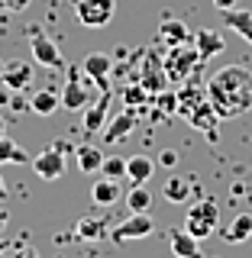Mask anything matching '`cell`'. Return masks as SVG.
<instances>
[{
	"label": "cell",
	"mask_w": 252,
	"mask_h": 258,
	"mask_svg": "<svg viewBox=\"0 0 252 258\" xmlns=\"http://www.w3.org/2000/svg\"><path fill=\"white\" fill-rule=\"evenodd\" d=\"M220 236H223V242H230V245H239V242L252 239V213H239Z\"/></svg>",
	"instance_id": "obj_19"
},
{
	"label": "cell",
	"mask_w": 252,
	"mask_h": 258,
	"mask_svg": "<svg viewBox=\"0 0 252 258\" xmlns=\"http://www.w3.org/2000/svg\"><path fill=\"white\" fill-rule=\"evenodd\" d=\"M136 129V113L133 110H123L104 126V142L107 145H117L120 139H129V133Z\"/></svg>",
	"instance_id": "obj_11"
},
{
	"label": "cell",
	"mask_w": 252,
	"mask_h": 258,
	"mask_svg": "<svg viewBox=\"0 0 252 258\" xmlns=\"http://www.w3.org/2000/svg\"><path fill=\"white\" fill-rule=\"evenodd\" d=\"M75 4H78V0H75Z\"/></svg>",
	"instance_id": "obj_40"
},
{
	"label": "cell",
	"mask_w": 252,
	"mask_h": 258,
	"mask_svg": "<svg viewBox=\"0 0 252 258\" xmlns=\"http://www.w3.org/2000/svg\"><path fill=\"white\" fill-rule=\"evenodd\" d=\"M91 103V87L84 84V78H78V71L68 75V84L62 91V107L65 110H84Z\"/></svg>",
	"instance_id": "obj_10"
},
{
	"label": "cell",
	"mask_w": 252,
	"mask_h": 258,
	"mask_svg": "<svg viewBox=\"0 0 252 258\" xmlns=\"http://www.w3.org/2000/svg\"><path fill=\"white\" fill-rule=\"evenodd\" d=\"M75 232H78V239L94 242V239L104 236V220H97V216H81V220L75 223Z\"/></svg>",
	"instance_id": "obj_26"
},
{
	"label": "cell",
	"mask_w": 252,
	"mask_h": 258,
	"mask_svg": "<svg viewBox=\"0 0 252 258\" xmlns=\"http://www.w3.org/2000/svg\"><path fill=\"white\" fill-rule=\"evenodd\" d=\"M0 200H7V184H4V177H0Z\"/></svg>",
	"instance_id": "obj_37"
},
{
	"label": "cell",
	"mask_w": 252,
	"mask_h": 258,
	"mask_svg": "<svg viewBox=\"0 0 252 258\" xmlns=\"http://www.w3.org/2000/svg\"><path fill=\"white\" fill-rule=\"evenodd\" d=\"M13 258H39V252H36L32 245H20V248L13 252Z\"/></svg>",
	"instance_id": "obj_33"
},
{
	"label": "cell",
	"mask_w": 252,
	"mask_h": 258,
	"mask_svg": "<svg viewBox=\"0 0 252 258\" xmlns=\"http://www.w3.org/2000/svg\"><path fill=\"white\" fill-rule=\"evenodd\" d=\"M194 48L200 52V58H217V55L226 48V42H223V36L217 29H200V32H194Z\"/></svg>",
	"instance_id": "obj_13"
},
{
	"label": "cell",
	"mask_w": 252,
	"mask_h": 258,
	"mask_svg": "<svg viewBox=\"0 0 252 258\" xmlns=\"http://www.w3.org/2000/svg\"><path fill=\"white\" fill-rule=\"evenodd\" d=\"M0 136H4V119H0Z\"/></svg>",
	"instance_id": "obj_39"
},
{
	"label": "cell",
	"mask_w": 252,
	"mask_h": 258,
	"mask_svg": "<svg viewBox=\"0 0 252 258\" xmlns=\"http://www.w3.org/2000/svg\"><path fill=\"white\" fill-rule=\"evenodd\" d=\"M126 207L133 210V213H149V207H152V190L145 187V184H133V190L126 194Z\"/></svg>",
	"instance_id": "obj_25"
},
{
	"label": "cell",
	"mask_w": 252,
	"mask_h": 258,
	"mask_svg": "<svg viewBox=\"0 0 252 258\" xmlns=\"http://www.w3.org/2000/svg\"><path fill=\"white\" fill-rule=\"evenodd\" d=\"M217 10H230V7H236V0H214Z\"/></svg>",
	"instance_id": "obj_35"
},
{
	"label": "cell",
	"mask_w": 252,
	"mask_h": 258,
	"mask_svg": "<svg viewBox=\"0 0 252 258\" xmlns=\"http://www.w3.org/2000/svg\"><path fill=\"white\" fill-rule=\"evenodd\" d=\"M7 248H10V242H7V239H0V255H4Z\"/></svg>",
	"instance_id": "obj_38"
},
{
	"label": "cell",
	"mask_w": 252,
	"mask_h": 258,
	"mask_svg": "<svg viewBox=\"0 0 252 258\" xmlns=\"http://www.w3.org/2000/svg\"><path fill=\"white\" fill-rule=\"evenodd\" d=\"M29 4H32V0H0V7H4V10H10V13H20V10H26Z\"/></svg>",
	"instance_id": "obj_31"
},
{
	"label": "cell",
	"mask_w": 252,
	"mask_h": 258,
	"mask_svg": "<svg viewBox=\"0 0 252 258\" xmlns=\"http://www.w3.org/2000/svg\"><path fill=\"white\" fill-rule=\"evenodd\" d=\"M59 107H62V94L48 91V87H45V91H39V94L29 100V110H32V113H39V116H52V113L59 110Z\"/></svg>",
	"instance_id": "obj_22"
},
{
	"label": "cell",
	"mask_w": 252,
	"mask_h": 258,
	"mask_svg": "<svg viewBox=\"0 0 252 258\" xmlns=\"http://www.w3.org/2000/svg\"><path fill=\"white\" fill-rule=\"evenodd\" d=\"M100 174H104V177H113V181L126 177V158H123V155H104Z\"/></svg>",
	"instance_id": "obj_27"
},
{
	"label": "cell",
	"mask_w": 252,
	"mask_h": 258,
	"mask_svg": "<svg viewBox=\"0 0 252 258\" xmlns=\"http://www.w3.org/2000/svg\"><path fill=\"white\" fill-rule=\"evenodd\" d=\"M156 100H159L156 107H159L162 113H178V91L172 94V91L165 87V91H159V94H156Z\"/></svg>",
	"instance_id": "obj_29"
},
{
	"label": "cell",
	"mask_w": 252,
	"mask_h": 258,
	"mask_svg": "<svg viewBox=\"0 0 252 258\" xmlns=\"http://www.w3.org/2000/svg\"><path fill=\"white\" fill-rule=\"evenodd\" d=\"M207 100L220 119H239L252 110V71L246 64H226L207 81Z\"/></svg>",
	"instance_id": "obj_1"
},
{
	"label": "cell",
	"mask_w": 252,
	"mask_h": 258,
	"mask_svg": "<svg viewBox=\"0 0 252 258\" xmlns=\"http://www.w3.org/2000/svg\"><path fill=\"white\" fill-rule=\"evenodd\" d=\"M165 200H172V204H188L191 200V181H184V177H178V174H172L165 181Z\"/></svg>",
	"instance_id": "obj_24"
},
{
	"label": "cell",
	"mask_w": 252,
	"mask_h": 258,
	"mask_svg": "<svg viewBox=\"0 0 252 258\" xmlns=\"http://www.w3.org/2000/svg\"><path fill=\"white\" fill-rule=\"evenodd\" d=\"M10 107H13V110H26V107H29V100H23V97H20V91H16V97L10 100Z\"/></svg>",
	"instance_id": "obj_34"
},
{
	"label": "cell",
	"mask_w": 252,
	"mask_h": 258,
	"mask_svg": "<svg viewBox=\"0 0 252 258\" xmlns=\"http://www.w3.org/2000/svg\"><path fill=\"white\" fill-rule=\"evenodd\" d=\"M156 232V220L149 213H133L129 220H123L113 229V242H133V239H145Z\"/></svg>",
	"instance_id": "obj_8"
},
{
	"label": "cell",
	"mask_w": 252,
	"mask_h": 258,
	"mask_svg": "<svg viewBox=\"0 0 252 258\" xmlns=\"http://www.w3.org/2000/svg\"><path fill=\"white\" fill-rule=\"evenodd\" d=\"M7 223H10V213H7V207H0V232L7 229Z\"/></svg>",
	"instance_id": "obj_36"
},
{
	"label": "cell",
	"mask_w": 252,
	"mask_h": 258,
	"mask_svg": "<svg viewBox=\"0 0 252 258\" xmlns=\"http://www.w3.org/2000/svg\"><path fill=\"white\" fill-rule=\"evenodd\" d=\"M65 168H68V161H65V152H59L52 145V149H42L36 158H32V171H36L42 181H59L65 174Z\"/></svg>",
	"instance_id": "obj_7"
},
{
	"label": "cell",
	"mask_w": 252,
	"mask_h": 258,
	"mask_svg": "<svg viewBox=\"0 0 252 258\" xmlns=\"http://www.w3.org/2000/svg\"><path fill=\"white\" fill-rule=\"evenodd\" d=\"M159 39L165 45H184V42H194V36H191V29L184 26L181 20H165L159 26Z\"/></svg>",
	"instance_id": "obj_17"
},
{
	"label": "cell",
	"mask_w": 252,
	"mask_h": 258,
	"mask_svg": "<svg viewBox=\"0 0 252 258\" xmlns=\"http://www.w3.org/2000/svg\"><path fill=\"white\" fill-rule=\"evenodd\" d=\"M217 223H220V207L217 200H197L194 207H188V220H184V229L191 232L194 239H207L210 232H217Z\"/></svg>",
	"instance_id": "obj_3"
},
{
	"label": "cell",
	"mask_w": 252,
	"mask_h": 258,
	"mask_svg": "<svg viewBox=\"0 0 252 258\" xmlns=\"http://www.w3.org/2000/svg\"><path fill=\"white\" fill-rule=\"evenodd\" d=\"M13 152H16V142H13V139H7V136H0V165L13 161Z\"/></svg>",
	"instance_id": "obj_30"
},
{
	"label": "cell",
	"mask_w": 252,
	"mask_h": 258,
	"mask_svg": "<svg viewBox=\"0 0 252 258\" xmlns=\"http://www.w3.org/2000/svg\"><path fill=\"white\" fill-rule=\"evenodd\" d=\"M165 71H168V81H178V84H184V81L194 78V71L204 64L200 58V52L194 48V42H184V45H168L165 52Z\"/></svg>",
	"instance_id": "obj_2"
},
{
	"label": "cell",
	"mask_w": 252,
	"mask_h": 258,
	"mask_svg": "<svg viewBox=\"0 0 252 258\" xmlns=\"http://www.w3.org/2000/svg\"><path fill=\"white\" fill-rule=\"evenodd\" d=\"M152 174H156V161H152L149 155L126 158V177H129V184H145V181H152Z\"/></svg>",
	"instance_id": "obj_15"
},
{
	"label": "cell",
	"mask_w": 252,
	"mask_h": 258,
	"mask_svg": "<svg viewBox=\"0 0 252 258\" xmlns=\"http://www.w3.org/2000/svg\"><path fill=\"white\" fill-rule=\"evenodd\" d=\"M29 81H32V68H29V64H23V61L7 64V71H4V87H7V91H13V94L26 91Z\"/></svg>",
	"instance_id": "obj_16"
},
{
	"label": "cell",
	"mask_w": 252,
	"mask_h": 258,
	"mask_svg": "<svg viewBox=\"0 0 252 258\" xmlns=\"http://www.w3.org/2000/svg\"><path fill=\"white\" fill-rule=\"evenodd\" d=\"M220 16H223V26L239 32V36L252 45V10H236V7H230V10H220Z\"/></svg>",
	"instance_id": "obj_14"
},
{
	"label": "cell",
	"mask_w": 252,
	"mask_h": 258,
	"mask_svg": "<svg viewBox=\"0 0 252 258\" xmlns=\"http://www.w3.org/2000/svg\"><path fill=\"white\" fill-rule=\"evenodd\" d=\"M75 161H78V168L84 174H97L100 165H104V152L97 149V145H78V149H75Z\"/></svg>",
	"instance_id": "obj_20"
},
{
	"label": "cell",
	"mask_w": 252,
	"mask_h": 258,
	"mask_svg": "<svg viewBox=\"0 0 252 258\" xmlns=\"http://www.w3.org/2000/svg\"><path fill=\"white\" fill-rule=\"evenodd\" d=\"M29 48H32V58L39 64H45V68H52V71H65V55L59 52V45H55L39 26H29Z\"/></svg>",
	"instance_id": "obj_4"
},
{
	"label": "cell",
	"mask_w": 252,
	"mask_h": 258,
	"mask_svg": "<svg viewBox=\"0 0 252 258\" xmlns=\"http://www.w3.org/2000/svg\"><path fill=\"white\" fill-rule=\"evenodd\" d=\"M156 165H165V168L178 165V152H175V149H165V152H162V158L156 161Z\"/></svg>",
	"instance_id": "obj_32"
},
{
	"label": "cell",
	"mask_w": 252,
	"mask_h": 258,
	"mask_svg": "<svg viewBox=\"0 0 252 258\" xmlns=\"http://www.w3.org/2000/svg\"><path fill=\"white\" fill-rule=\"evenodd\" d=\"M168 245H172L175 258H204V252H200V239H194L188 229H172Z\"/></svg>",
	"instance_id": "obj_12"
},
{
	"label": "cell",
	"mask_w": 252,
	"mask_h": 258,
	"mask_svg": "<svg viewBox=\"0 0 252 258\" xmlns=\"http://www.w3.org/2000/svg\"><path fill=\"white\" fill-rule=\"evenodd\" d=\"M107 107H110V94H104L97 103H87V113H84V129L87 133L104 129V123H107Z\"/></svg>",
	"instance_id": "obj_21"
},
{
	"label": "cell",
	"mask_w": 252,
	"mask_h": 258,
	"mask_svg": "<svg viewBox=\"0 0 252 258\" xmlns=\"http://www.w3.org/2000/svg\"><path fill=\"white\" fill-rule=\"evenodd\" d=\"M81 26L87 29H104L117 13V0H78L75 4Z\"/></svg>",
	"instance_id": "obj_5"
},
{
	"label": "cell",
	"mask_w": 252,
	"mask_h": 258,
	"mask_svg": "<svg viewBox=\"0 0 252 258\" xmlns=\"http://www.w3.org/2000/svg\"><path fill=\"white\" fill-rule=\"evenodd\" d=\"M149 91H145L142 84H129V87H123V100L129 103V107H139V103H149Z\"/></svg>",
	"instance_id": "obj_28"
},
{
	"label": "cell",
	"mask_w": 252,
	"mask_h": 258,
	"mask_svg": "<svg viewBox=\"0 0 252 258\" xmlns=\"http://www.w3.org/2000/svg\"><path fill=\"white\" fill-rule=\"evenodd\" d=\"M120 181H113V177H104V181H94V187H91V200L97 207H113L120 200Z\"/></svg>",
	"instance_id": "obj_18"
},
{
	"label": "cell",
	"mask_w": 252,
	"mask_h": 258,
	"mask_svg": "<svg viewBox=\"0 0 252 258\" xmlns=\"http://www.w3.org/2000/svg\"><path fill=\"white\" fill-rule=\"evenodd\" d=\"M139 84L149 91L152 97H156L159 91H165L172 81H168V71H165V61L159 58V55H145V61H142V71H139Z\"/></svg>",
	"instance_id": "obj_6"
},
{
	"label": "cell",
	"mask_w": 252,
	"mask_h": 258,
	"mask_svg": "<svg viewBox=\"0 0 252 258\" xmlns=\"http://www.w3.org/2000/svg\"><path fill=\"white\" fill-rule=\"evenodd\" d=\"M84 75L91 81H100V84H107V75H110V58L104 52H91L84 58Z\"/></svg>",
	"instance_id": "obj_23"
},
{
	"label": "cell",
	"mask_w": 252,
	"mask_h": 258,
	"mask_svg": "<svg viewBox=\"0 0 252 258\" xmlns=\"http://www.w3.org/2000/svg\"><path fill=\"white\" fill-rule=\"evenodd\" d=\"M184 119L194 126V129H200V133H207V139L210 142H217V123H220V116H217V110L210 107V100H200V103H194V107L184 113Z\"/></svg>",
	"instance_id": "obj_9"
}]
</instances>
